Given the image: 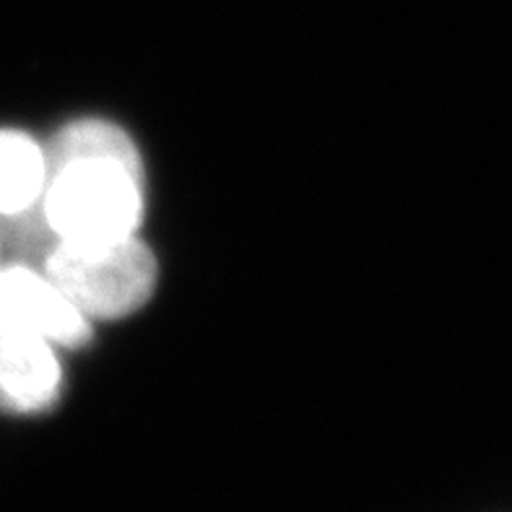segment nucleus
Wrapping results in <instances>:
<instances>
[{
    "label": "nucleus",
    "instance_id": "f257e3e1",
    "mask_svg": "<svg viewBox=\"0 0 512 512\" xmlns=\"http://www.w3.org/2000/svg\"><path fill=\"white\" fill-rule=\"evenodd\" d=\"M39 211L58 242L102 245L133 237L143 219V162L120 125L84 117L47 146Z\"/></svg>",
    "mask_w": 512,
    "mask_h": 512
},
{
    "label": "nucleus",
    "instance_id": "f03ea898",
    "mask_svg": "<svg viewBox=\"0 0 512 512\" xmlns=\"http://www.w3.org/2000/svg\"><path fill=\"white\" fill-rule=\"evenodd\" d=\"M45 273L86 318L115 320L146 305L156 286V258L136 234L102 245L58 242Z\"/></svg>",
    "mask_w": 512,
    "mask_h": 512
},
{
    "label": "nucleus",
    "instance_id": "7ed1b4c3",
    "mask_svg": "<svg viewBox=\"0 0 512 512\" xmlns=\"http://www.w3.org/2000/svg\"><path fill=\"white\" fill-rule=\"evenodd\" d=\"M34 333L63 349H78L91 338V320L29 266L0 268V336Z\"/></svg>",
    "mask_w": 512,
    "mask_h": 512
},
{
    "label": "nucleus",
    "instance_id": "20e7f679",
    "mask_svg": "<svg viewBox=\"0 0 512 512\" xmlns=\"http://www.w3.org/2000/svg\"><path fill=\"white\" fill-rule=\"evenodd\" d=\"M63 390L58 346L34 333L0 336V411L42 414Z\"/></svg>",
    "mask_w": 512,
    "mask_h": 512
},
{
    "label": "nucleus",
    "instance_id": "39448f33",
    "mask_svg": "<svg viewBox=\"0 0 512 512\" xmlns=\"http://www.w3.org/2000/svg\"><path fill=\"white\" fill-rule=\"evenodd\" d=\"M47 151L24 130L0 128V216L34 211L47 188Z\"/></svg>",
    "mask_w": 512,
    "mask_h": 512
}]
</instances>
